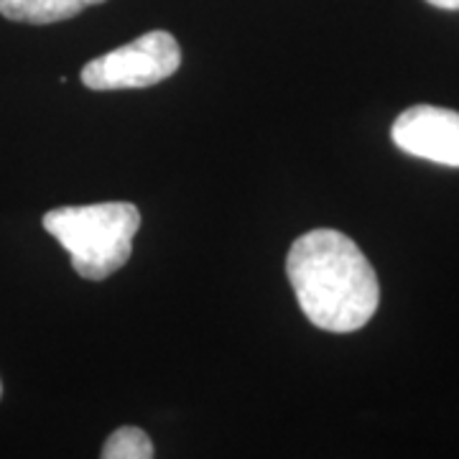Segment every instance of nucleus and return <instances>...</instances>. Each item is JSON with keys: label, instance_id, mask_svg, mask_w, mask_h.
I'll return each instance as SVG.
<instances>
[{"label": "nucleus", "instance_id": "39448f33", "mask_svg": "<svg viewBox=\"0 0 459 459\" xmlns=\"http://www.w3.org/2000/svg\"><path fill=\"white\" fill-rule=\"evenodd\" d=\"M105 0H0V16L18 23L47 26L56 21L80 16L90 5H100Z\"/></svg>", "mask_w": 459, "mask_h": 459}, {"label": "nucleus", "instance_id": "7ed1b4c3", "mask_svg": "<svg viewBox=\"0 0 459 459\" xmlns=\"http://www.w3.org/2000/svg\"><path fill=\"white\" fill-rule=\"evenodd\" d=\"M181 65L179 41L169 31H148L131 44L102 54L82 66L84 87L90 90H143L177 74Z\"/></svg>", "mask_w": 459, "mask_h": 459}, {"label": "nucleus", "instance_id": "423d86ee", "mask_svg": "<svg viewBox=\"0 0 459 459\" xmlns=\"http://www.w3.org/2000/svg\"><path fill=\"white\" fill-rule=\"evenodd\" d=\"M100 459H153V442L143 429L120 427L105 439Z\"/></svg>", "mask_w": 459, "mask_h": 459}, {"label": "nucleus", "instance_id": "20e7f679", "mask_svg": "<svg viewBox=\"0 0 459 459\" xmlns=\"http://www.w3.org/2000/svg\"><path fill=\"white\" fill-rule=\"evenodd\" d=\"M391 138L409 156L459 169V113L455 110L413 105L398 115Z\"/></svg>", "mask_w": 459, "mask_h": 459}, {"label": "nucleus", "instance_id": "f257e3e1", "mask_svg": "<svg viewBox=\"0 0 459 459\" xmlns=\"http://www.w3.org/2000/svg\"><path fill=\"white\" fill-rule=\"evenodd\" d=\"M286 276L314 327L347 334L362 329L380 304L376 268L340 230H309L286 255Z\"/></svg>", "mask_w": 459, "mask_h": 459}, {"label": "nucleus", "instance_id": "6e6552de", "mask_svg": "<svg viewBox=\"0 0 459 459\" xmlns=\"http://www.w3.org/2000/svg\"><path fill=\"white\" fill-rule=\"evenodd\" d=\"M0 398H3V383H0Z\"/></svg>", "mask_w": 459, "mask_h": 459}, {"label": "nucleus", "instance_id": "f03ea898", "mask_svg": "<svg viewBox=\"0 0 459 459\" xmlns=\"http://www.w3.org/2000/svg\"><path fill=\"white\" fill-rule=\"evenodd\" d=\"M44 230L59 240L72 268L87 281H105L131 261L141 212L131 202L56 207L44 214Z\"/></svg>", "mask_w": 459, "mask_h": 459}, {"label": "nucleus", "instance_id": "0eeeda50", "mask_svg": "<svg viewBox=\"0 0 459 459\" xmlns=\"http://www.w3.org/2000/svg\"><path fill=\"white\" fill-rule=\"evenodd\" d=\"M427 3L442 11H459V0H427Z\"/></svg>", "mask_w": 459, "mask_h": 459}]
</instances>
